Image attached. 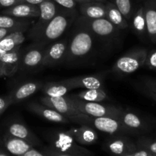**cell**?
<instances>
[{
	"mask_svg": "<svg viewBox=\"0 0 156 156\" xmlns=\"http://www.w3.org/2000/svg\"><path fill=\"white\" fill-rule=\"evenodd\" d=\"M106 5V18L111 21L119 29H126L128 27L127 20L123 16L116 5L113 2H107Z\"/></svg>",
	"mask_w": 156,
	"mask_h": 156,
	"instance_id": "d4e9b609",
	"label": "cell"
},
{
	"mask_svg": "<svg viewBox=\"0 0 156 156\" xmlns=\"http://www.w3.org/2000/svg\"><path fill=\"white\" fill-rule=\"evenodd\" d=\"M146 22L147 36L156 44V0H148L143 6Z\"/></svg>",
	"mask_w": 156,
	"mask_h": 156,
	"instance_id": "44dd1931",
	"label": "cell"
},
{
	"mask_svg": "<svg viewBox=\"0 0 156 156\" xmlns=\"http://www.w3.org/2000/svg\"><path fill=\"white\" fill-rule=\"evenodd\" d=\"M28 109L31 112L43 117L47 121L58 123H68L70 122L67 116L61 114V113L54 111V109L43 105V104L32 102L28 105Z\"/></svg>",
	"mask_w": 156,
	"mask_h": 156,
	"instance_id": "5bb4252c",
	"label": "cell"
},
{
	"mask_svg": "<svg viewBox=\"0 0 156 156\" xmlns=\"http://www.w3.org/2000/svg\"><path fill=\"white\" fill-rule=\"evenodd\" d=\"M119 120L126 133H138L146 127L142 119L138 114L131 111L122 110Z\"/></svg>",
	"mask_w": 156,
	"mask_h": 156,
	"instance_id": "d6986e66",
	"label": "cell"
},
{
	"mask_svg": "<svg viewBox=\"0 0 156 156\" xmlns=\"http://www.w3.org/2000/svg\"><path fill=\"white\" fill-rule=\"evenodd\" d=\"M150 156H156V155H152V154H151V155Z\"/></svg>",
	"mask_w": 156,
	"mask_h": 156,
	"instance_id": "681fc988",
	"label": "cell"
},
{
	"mask_svg": "<svg viewBox=\"0 0 156 156\" xmlns=\"http://www.w3.org/2000/svg\"><path fill=\"white\" fill-rule=\"evenodd\" d=\"M25 30H18L10 34L0 41V53H4L19 47L25 40Z\"/></svg>",
	"mask_w": 156,
	"mask_h": 156,
	"instance_id": "cb8c5ba5",
	"label": "cell"
},
{
	"mask_svg": "<svg viewBox=\"0 0 156 156\" xmlns=\"http://www.w3.org/2000/svg\"><path fill=\"white\" fill-rule=\"evenodd\" d=\"M145 65L151 69H156V50H153L148 53Z\"/></svg>",
	"mask_w": 156,
	"mask_h": 156,
	"instance_id": "1f68e13d",
	"label": "cell"
},
{
	"mask_svg": "<svg viewBox=\"0 0 156 156\" xmlns=\"http://www.w3.org/2000/svg\"><path fill=\"white\" fill-rule=\"evenodd\" d=\"M23 2V0H0V7L9 8Z\"/></svg>",
	"mask_w": 156,
	"mask_h": 156,
	"instance_id": "8d00e7d4",
	"label": "cell"
},
{
	"mask_svg": "<svg viewBox=\"0 0 156 156\" xmlns=\"http://www.w3.org/2000/svg\"><path fill=\"white\" fill-rule=\"evenodd\" d=\"M67 132L81 146H91L98 141V134L95 129L88 125L73 126Z\"/></svg>",
	"mask_w": 156,
	"mask_h": 156,
	"instance_id": "4fadbf2b",
	"label": "cell"
},
{
	"mask_svg": "<svg viewBox=\"0 0 156 156\" xmlns=\"http://www.w3.org/2000/svg\"><path fill=\"white\" fill-rule=\"evenodd\" d=\"M93 1H95V2H102L106 1V0H93Z\"/></svg>",
	"mask_w": 156,
	"mask_h": 156,
	"instance_id": "7dc6e473",
	"label": "cell"
},
{
	"mask_svg": "<svg viewBox=\"0 0 156 156\" xmlns=\"http://www.w3.org/2000/svg\"><path fill=\"white\" fill-rule=\"evenodd\" d=\"M12 102L11 100L10 95L5 96V97H0V116L5 112L8 107L12 105Z\"/></svg>",
	"mask_w": 156,
	"mask_h": 156,
	"instance_id": "836d02e7",
	"label": "cell"
},
{
	"mask_svg": "<svg viewBox=\"0 0 156 156\" xmlns=\"http://www.w3.org/2000/svg\"><path fill=\"white\" fill-rule=\"evenodd\" d=\"M76 20L85 25L93 35L98 37L106 39L115 38L118 36L120 30L106 18L90 19L80 16Z\"/></svg>",
	"mask_w": 156,
	"mask_h": 156,
	"instance_id": "52a82bcc",
	"label": "cell"
},
{
	"mask_svg": "<svg viewBox=\"0 0 156 156\" xmlns=\"http://www.w3.org/2000/svg\"><path fill=\"white\" fill-rule=\"evenodd\" d=\"M41 151L46 156H72L70 155H67V154L61 153V152H58V151L51 149V148L49 147V146H44V147H42L41 148Z\"/></svg>",
	"mask_w": 156,
	"mask_h": 156,
	"instance_id": "e575fe53",
	"label": "cell"
},
{
	"mask_svg": "<svg viewBox=\"0 0 156 156\" xmlns=\"http://www.w3.org/2000/svg\"><path fill=\"white\" fill-rule=\"evenodd\" d=\"M148 52L145 48L132 50L119 57L113 66V73L128 75L135 73L145 64Z\"/></svg>",
	"mask_w": 156,
	"mask_h": 156,
	"instance_id": "5b68a950",
	"label": "cell"
},
{
	"mask_svg": "<svg viewBox=\"0 0 156 156\" xmlns=\"http://www.w3.org/2000/svg\"><path fill=\"white\" fill-rule=\"evenodd\" d=\"M7 133L11 136L25 140L34 147L41 146V141L38 137L24 123L20 122H14L8 126Z\"/></svg>",
	"mask_w": 156,
	"mask_h": 156,
	"instance_id": "2e32d148",
	"label": "cell"
},
{
	"mask_svg": "<svg viewBox=\"0 0 156 156\" xmlns=\"http://www.w3.org/2000/svg\"><path fill=\"white\" fill-rule=\"evenodd\" d=\"M0 69H1L2 70V65H1V62H0Z\"/></svg>",
	"mask_w": 156,
	"mask_h": 156,
	"instance_id": "c3c4849f",
	"label": "cell"
},
{
	"mask_svg": "<svg viewBox=\"0 0 156 156\" xmlns=\"http://www.w3.org/2000/svg\"><path fill=\"white\" fill-rule=\"evenodd\" d=\"M46 46L35 44L26 51L20 61L21 69L31 70L38 66H42Z\"/></svg>",
	"mask_w": 156,
	"mask_h": 156,
	"instance_id": "7c38bea8",
	"label": "cell"
},
{
	"mask_svg": "<svg viewBox=\"0 0 156 156\" xmlns=\"http://www.w3.org/2000/svg\"><path fill=\"white\" fill-rule=\"evenodd\" d=\"M73 11L65 9V10L57 12L55 16L34 43L47 46L62 36L70 24L76 18V15Z\"/></svg>",
	"mask_w": 156,
	"mask_h": 156,
	"instance_id": "7a4b0ae2",
	"label": "cell"
},
{
	"mask_svg": "<svg viewBox=\"0 0 156 156\" xmlns=\"http://www.w3.org/2000/svg\"><path fill=\"white\" fill-rule=\"evenodd\" d=\"M80 12L81 16L90 19L106 18V5L100 2H89L80 3Z\"/></svg>",
	"mask_w": 156,
	"mask_h": 156,
	"instance_id": "603a6c76",
	"label": "cell"
},
{
	"mask_svg": "<svg viewBox=\"0 0 156 156\" xmlns=\"http://www.w3.org/2000/svg\"><path fill=\"white\" fill-rule=\"evenodd\" d=\"M28 29L24 28H2L0 27V41L7 37L10 34L13 33V32L18 31V30H27Z\"/></svg>",
	"mask_w": 156,
	"mask_h": 156,
	"instance_id": "d590c367",
	"label": "cell"
},
{
	"mask_svg": "<svg viewBox=\"0 0 156 156\" xmlns=\"http://www.w3.org/2000/svg\"><path fill=\"white\" fill-rule=\"evenodd\" d=\"M1 140L6 150L12 156H21L32 148H35L25 140L8 133L6 134Z\"/></svg>",
	"mask_w": 156,
	"mask_h": 156,
	"instance_id": "e0dca14e",
	"label": "cell"
},
{
	"mask_svg": "<svg viewBox=\"0 0 156 156\" xmlns=\"http://www.w3.org/2000/svg\"><path fill=\"white\" fill-rule=\"evenodd\" d=\"M68 42L67 40H63L53 43L48 47H46L42 66H54L64 62L68 47Z\"/></svg>",
	"mask_w": 156,
	"mask_h": 156,
	"instance_id": "30bf717a",
	"label": "cell"
},
{
	"mask_svg": "<svg viewBox=\"0 0 156 156\" xmlns=\"http://www.w3.org/2000/svg\"><path fill=\"white\" fill-rule=\"evenodd\" d=\"M73 96L80 100L91 102H101L107 98L106 94L102 88L85 89Z\"/></svg>",
	"mask_w": 156,
	"mask_h": 156,
	"instance_id": "f1b7e54d",
	"label": "cell"
},
{
	"mask_svg": "<svg viewBox=\"0 0 156 156\" xmlns=\"http://www.w3.org/2000/svg\"><path fill=\"white\" fill-rule=\"evenodd\" d=\"M41 82H28L17 87L9 95L12 104L19 103L32 96L42 87Z\"/></svg>",
	"mask_w": 156,
	"mask_h": 156,
	"instance_id": "7402d4cb",
	"label": "cell"
},
{
	"mask_svg": "<svg viewBox=\"0 0 156 156\" xmlns=\"http://www.w3.org/2000/svg\"><path fill=\"white\" fill-rule=\"evenodd\" d=\"M144 92H145V94H146L147 95L149 96V97H151V98H153L156 101V94H155V93H154V92H152V91H149V90L147 89V88H146V89L144 90Z\"/></svg>",
	"mask_w": 156,
	"mask_h": 156,
	"instance_id": "7bdbcfd3",
	"label": "cell"
},
{
	"mask_svg": "<svg viewBox=\"0 0 156 156\" xmlns=\"http://www.w3.org/2000/svg\"><path fill=\"white\" fill-rule=\"evenodd\" d=\"M41 104L52 108L54 111L67 116V117L78 114L80 112L73 105L70 97H47L44 96L40 98Z\"/></svg>",
	"mask_w": 156,
	"mask_h": 156,
	"instance_id": "8fae6325",
	"label": "cell"
},
{
	"mask_svg": "<svg viewBox=\"0 0 156 156\" xmlns=\"http://www.w3.org/2000/svg\"><path fill=\"white\" fill-rule=\"evenodd\" d=\"M70 87L60 82H47L42 85V91L45 96L47 97H62L65 96L69 91H70Z\"/></svg>",
	"mask_w": 156,
	"mask_h": 156,
	"instance_id": "484cf974",
	"label": "cell"
},
{
	"mask_svg": "<svg viewBox=\"0 0 156 156\" xmlns=\"http://www.w3.org/2000/svg\"><path fill=\"white\" fill-rule=\"evenodd\" d=\"M53 1L58 3L59 5L64 7V9L69 10H74L76 5V2L75 0H53Z\"/></svg>",
	"mask_w": 156,
	"mask_h": 156,
	"instance_id": "d6a6232c",
	"label": "cell"
},
{
	"mask_svg": "<svg viewBox=\"0 0 156 156\" xmlns=\"http://www.w3.org/2000/svg\"><path fill=\"white\" fill-rule=\"evenodd\" d=\"M121 156H133V155L132 153H129V154H125V155H121Z\"/></svg>",
	"mask_w": 156,
	"mask_h": 156,
	"instance_id": "bcb514c9",
	"label": "cell"
},
{
	"mask_svg": "<svg viewBox=\"0 0 156 156\" xmlns=\"http://www.w3.org/2000/svg\"><path fill=\"white\" fill-rule=\"evenodd\" d=\"M115 5L127 21H130L132 16V5L131 0H115Z\"/></svg>",
	"mask_w": 156,
	"mask_h": 156,
	"instance_id": "f546056e",
	"label": "cell"
},
{
	"mask_svg": "<svg viewBox=\"0 0 156 156\" xmlns=\"http://www.w3.org/2000/svg\"><path fill=\"white\" fill-rule=\"evenodd\" d=\"M20 61V46L9 52L0 53V62L5 76H13L19 68Z\"/></svg>",
	"mask_w": 156,
	"mask_h": 156,
	"instance_id": "9a60e30c",
	"label": "cell"
},
{
	"mask_svg": "<svg viewBox=\"0 0 156 156\" xmlns=\"http://www.w3.org/2000/svg\"><path fill=\"white\" fill-rule=\"evenodd\" d=\"M75 108L80 113L93 117H109L119 119L122 110L110 105H105L99 102L86 101L74 96H70Z\"/></svg>",
	"mask_w": 156,
	"mask_h": 156,
	"instance_id": "8992f818",
	"label": "cell"
},
{
	"mask_svg": "<svg viewBox=\"0 0 156 156\" xmlns=\"http://www.w3.org/2000/svg\"><path fill=\"white\" fill-rule=\"evenodd\" d=\"M45 1H47V0H23L24 2L32 5H38L39 4H41V3L44 2Z\"/></svg>",
	"mask_w": 156,
	"mask_h": 156,
	"instance_id": "b9f144b4",
	"label": "cell"
},
{
	"mask_svg": "<svg viewBox=\"0 0 156 156\" xmlns=\"http://www.w3.org/2000/svg\"><path fill=\"white\" fill-rule=\"evenodd\" d=\"M70 122L78 125H88L96 130L107 133L110 136L126 133L119 119L109 117H93L79 113L68 117Z\"/></svg>",
	"mask_w": 156,
	"mask_h": 156,
	"instance_id": "277c9868",
	"label": "cell"
},
{
	"mask_svg": "<svg viewBox=\"0 0 156 156\" xmlns=\"http://www.w3.org/2000/svg\"><path fill=\"white\" fill-rule=\"evenodd\" d=\"M2 13L18 18H38L40 15V9L36 5L23 2L7 8Z\"/></svg>",
	"mask_w": 156,
	"mask_h": 156,
	"instance_id": "ffe728a7",
	"label": "cell"
},
{
	"mask_svg": "<svg viewBox=\"0 0 156 156\" xmlns=\"http://www.w3.org/2000/svg\"><path fill=\"white\" fill-rule=\"evenodd\" d=\"M136 144L137 147L146 149L152 155H156V140L151 141V140H145V139H140L136 142Z\"/></svg>",
	"mask_w": 156,
	"mask_h": 156,
	"instance_id": "4dcf8cb0",
	"label": "cell"
},
{
	"mask_svg": "<svg viewBox=\"0 0 156 156\" xmlns=\"http://www.w3.org/2000/svg\"><path fill=\"white\" fill-rule=\"evenodd\" d=\"M132 29L135 33L140 38H144L147 35L146 22H145V13L143 6L139 8L134 15L132 19Z\"/></svg>",
	"mask_w": 156,
	"mask_h": 156,
	"instance_id": "83f0119b",
	"label": "cell"
},
{
	"mask_svg": "<svg viewBox=\"0 0 156 156\" xmlns=\"http://www.w3.org/2000/svg\"><path fill=\"white\" fill-rule=\"evenodd\" d=\"M21 156H46L41 151L37 150L35 148H32V149H30L29 151H28L26 153H24V155Z\"/></svg>",
	"mask_w": 156,
	"mask_h": 156,
	"instance_id": "ab89813d",
	"label": "cell"
},
{
	"mask_svg": "<svg viewBox=\"0 0 156 156\" xmlns=\"http://www.w3.org/2000/svg\"><path fill=\"white\" fill-rule=\"evenodd\" d=\"M0 156H12L6 150L2 143V140H0Z\"/></svg>",
	"mask_w": 156,
	"mask_h": 156,
	"instance_id": "60d3db41",
	"label": "cell"
},
{
	"mask_svg": "<svg viewBox=\"0 0 156 156\" xmlns=\"http://www.w3.org/2000/svg\"><path fill=\"white\" fill-rule=\"evenodd\" d=\"M103 149L113 156H121L132 153L136 149V143L123 134L111 136L104 143Z\"/></svg>",
	"mask_w": 156,
	"mask_h": 156,
	"instance_id": "9c48e42d",
	"label": "cell"
},
{
	"mask_svg": "<svg viewBox=\"0 0 156 156\" xmlns=\"http://www.w3.org/2000/svg\"><path fill=\"white\" fill-rule=\"evenodd\" d=\"M40 15L38 21L33 24L28 32L29 39L35 42L58 12L56 5L53 0H47L38 5Z\"/></svg>",
	"mask_w": 156,
	"mask_h": 156,
	"instance_id": "ba28073f",
	"label": "cell"
},
{
	"mask_svg": "<svg viewBox=\"0 0 156 156\" xmlns=\"http://www.w3.org/2000/svg\"><path fill=\"white\" fill-rule=\"evenodd\" d=\"M75 1L80 3H84V2H93V0H75Z\"/></svg>",
	"mask_w": 156,
	"mask_h": 156,
	"instance_id": "ee69618b",
	"label": "cell"
},
{
	"mask_svg": "<svg viewBox=\"0 0 156 156\" xmlns=\"http://www.w3.org/2000/svg\"><path fill=\"white\" fill-rule=\"evenodd\" d=\"M30 21L28 18H18L10 15H0V27L2 28L28 29Z\"/></svg>",
	"mask_w": 156,
	"mask_h": 156,
	"instance_id": "4316f807",
	"label": "cell"
},
{
	"mask_svg": "<svg viewBox=\"0 0 156 156\" xmlns=\"http://www.w3.org/2000/svg\"><path fill=\"white\" fill-rule=\"evenodd\" d=\"M144 85H145L147 89L156 94V81L153 79H145L144 81Z\"/></svg>",
	"mask_w": 156,
	"mask_h": 156,
	"instance_id": "74e56055",
	"label": "cell"
},
{
	"mask_svg": "<svg viewBox=\"0 0 156 156\" xmlns=\"http://www.w3.org/2000/svg\"><path fill=\"white\" fill-rule=\"evenodd\" d=\"M61 82L70 87V89L84 88V89H96L102 88V81L96 76H83L69 78L61 80Z\"/></svg>",
	"mask_w": 156,
	"mask_h": 156,
	"instance_id": "ac0fdd59",
	"label": "cell"
},
{
	"mask_svg": "<svg viewBox=\"0 0 156 156\" xmlns=\"http://www.w3.org/2000/svg\"><path fill=\"white\" fill-rule=\"evenodd\" d=\"M45 138L49 147L61 153L72 156H94L93 152L76 143L67 131H50L46 133Z\"/></svg>",
	"mask_w": 156,
	"mask_h": 156,
	"instance_id": "3957f363",
	"label": "cell"
},
{
	"mask_svg": "<svg viewBox=\"0 0 156 156\" xmlns=\"http://www.w3.org/2000/svg\"><path fill=\"white\" fill-rule=\"evenodd\" d=\"M133 156H150L151 153L145 149L137 147V149L132 152Z\"/></svg>",
	"mask_w": 156,
	"mask_h": 156,
	"instance_id": "f35d334b",
	"label": "cell"
},
{
	"mask_svg": "<svg viewBox=\"0 0 156 156\" xmlns=\"http://www.w3.org/2000/svg\"><path fill=\"white\" fill-rule=\"evenodd\" d=\"M77 28L68 42V47L64 59L67 65L77 62L90 53L93 46V34L90 30L76 20Z\"/></svg>",
	"mask_w": 156,
	"mask_h": 156,
	"instance_id": "6da1fadb",
	"label": "cell"
},
{
	"mask_svg": "<svg viewBox=\"0 0 156 156\" xmlns=\"http://www.w3.org/2000/svg\"><path fill=\"white\" fill-rule=\"evenodd\" d=\"M5 76L4 73H3L2 70L1 69H0V77H2V76Z\"/></svg>",
	"mask_w": 156,
	"mask_h": 156,
	"instance_id": "f6af8a7d",
	"label": "cell"
}]
</instances>
